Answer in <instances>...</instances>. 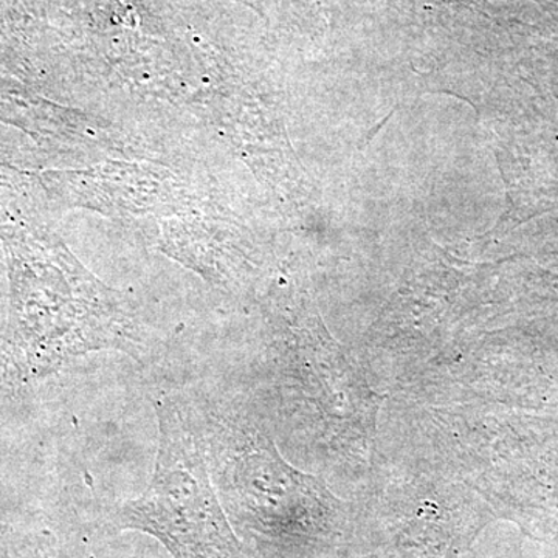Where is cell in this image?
Listing matches in <instances>:
<instances>
[{
    "label": "cell",
    "instance_id": "6da1fadb",
    "mask_svg": "<svg viewBox=\"0 0 558 558\" xmlns=\"http://www.w3.org/2000/svg\"><path fill=\"white\" fill-rule=\"evenodd\" d=\"M159 449L149 486L120 509L123 531L159 539L172 558H241L211 484L199 432L174 400H159Z\"/></svg>",
    "mask_w": 558,
    "mask_h": 558
}]
</instances>
